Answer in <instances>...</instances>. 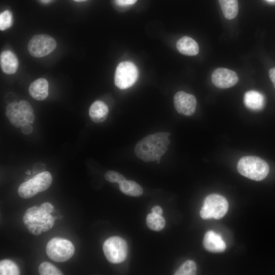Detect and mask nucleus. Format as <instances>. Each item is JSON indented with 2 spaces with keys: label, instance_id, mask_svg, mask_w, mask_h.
Here are the masks:
<instances>
[{
  "label": "nucleus",
  "instance_id": "9b49d317",
  "mask_svg": "<svg viewBox=\"0 0 275 275\" xmlns=\"http://www.w3.org/2000/svg\"><path fill=\"white\" fill-rule=\"evenodd\" d=\"M211 80L216 87L226 89L234 86L238 81V76L232 70L219 68L213 72Z\"/></svg>",
  "mask_w": 275,
  "mask_h": 275
},
{
  "label": "nucleus",
  "instance_id": "6e6552de",
  "mask_svg": "<svg viewBox=\"0 0 275 275\" xmlns=\"http://www.w3.org/2000/svg\"><path fill=\"white\" fill-rule=\"evenodd\" d=\"M139 72L136 66L129 61L122 62L118 65L115 74V85L120 89L132 86L136 81Z\"/></svg>",
  "mask_w": 275,
  "mask_h": 275
},
{
  "label": "nucleus",
  "instance_id": "aec40b11",
  "mask_svg": "<svg viewBox=\"0 0 275 275\" xmlns=\"http://www.w3.org/2000/svg\"><path fill=\"white\" fill-rule=\"evenodd\" d=\"M119 188L123 194L132 197H139L143 192L142 187L138 183L126 179L119 183Z\"/></svg>",
  "mask_w": 275,
  "mask_h": 275
},
{
  "label": "nucleus",
  "instance_id": "2eb2a0df",
  "mask_svg": "<svg viewBox=\"0 0 275 275\" xmlns=\"http://www.w3.org/2000/svg\"><path fill=\"white\" fill-rule=\"evenodd\" d=\"M29 90L30 96L35 100H44L48 95V81L44 78H38L31 84Z\"/></svg>",
  "mask_w": 275,
  "mask_h": 275
},
{
  "label": "nucleus",
  "instance_id": "c85d7f7f",
  "mask_svg": "<svg viewBox=\"0 0 275 275\" xmlns=\"http://www.w3.org/2000/svg\"><path fill=\"white\" fill-rule=\"evenodd\" d=\"M21 132L24 134H30L33 131V127L30 123H27L21 127Z\"/></svg>",
  "mask_w": 275,
  "mask_h": 275
},
{
  "label": "nucleus",
  "instance_id": "c756f323",
  "mask_svg": "<svg viewBox=\"0 0 275 275\" xmlns=\"http://www.w3.org/2000/svg\"><path fill=\"white\" fill-rule=\"evenodd\" d=\"M151 212L152 213L161 215L162 214V210L161 208L159 206H154L151 209Z\"/></svg>",
  "mask_w": 275,
  "mask_h": 275
},
{
  "label": "nucleus",
  "instance_id": "b1692460",
  "mask_svg": "<svg viewBox=\"0 0 275 275\" xmlns=\"http://www.w3.org/2000/svg\"><path fill=\"white\" fill-rule=\"evenodd\" d=\"M38 271L41 275H62V272L53 264L48 262H43L39 267Z\"/></svg>",
  "mask_w": 275,
  "mask_h": 275
},
{
  "label": "nucleus",
  "instance_id": "0eeeda50",
  "mask_svg": "<svg viewBox=\"0 0 275 275\" xmlns=\"http://www.w3.org/2000/svg\"><path fill=\"white\" fill-rule=\"evenodd\" d=\"M103 251L107 260L113 264L122 263L126 259L128 246L126 241L119 236H112L103 244Z\"/></svg>",
  "mask_w": 275,
  "mask_h": 275
},
{
  "label": "nucleus",
  "instance_id": "f704fd0d",
  "mask_svg": "<svg viewBox=\"0 0 275 275\" xmlns=\"http://www.w3.org/2000/svg\"><path fill=\"white\" fill-rule=\"evenodd\" d=\"M267 1L271 2H275V0H267Z\"/></svg>",
  "mask_w": 275,
  "mask_h": 275
},
{
  "label": "nucleus",
  "instance_id": "423d86ee",
  "mask_svg": "<svg viewBox=\"0 0 275 275\" xmlns=\"http://www.w3.org/2000/svg\"><path fill=\"white\" fill-rule=\"evenodd\" d=\"M48 257L52 260L58 262H65L73 255L75 248L69 240L54 237L47 243L46 249Z\"/></svg>",
  "mask_w": 275,
  "mask_h": 275
},
{
  "label": "nucleus",
  "instance_id": "dca6fc26",
  "mask_svg": "<svg viewBox=\"0 0 275 275\" xmlns=\"http://www.w3.org/2000/svg\"><path fill=\"white\" fill-rule=\"evenodd\" d=\"M244 103L248 108L258 111L264 107L265 99L263 95L260 92L251 90L245 93Z\"/></svg>",
  "mask_w": 275,
  "mask_h": 275
},
{
  "label": "nucleus",
  "instance_id": "20e7f679",
  "mask_svg": "<svg viewBox=\"0 0 275 275\" xmlns=\"http://www.w3.org/2000/svg\"><path fill=\"white\" fill-rule=\"evenodd\" d=\"M52 180V176L49 172H42L21 183L18 188V193L23 199L32 198L48 189Z\"/></svg>",
  "mask_w": 275,
  "mask_h": 275
},
{
  "label": "nucleus",
  "instance_id": "f03ea898",
  "mask_svg": "<svg viewBox=\"0 0 275 275\" xmlns=\"http://www.w3.org/2000/svg\"><path fill=\"white\" fill-rule=\"evenodd\" d=\"M53 210V206L49 202H45L39 207L34 206L28 208L22 221L29 232L39 235L51 229L54 223V218L51 215Z\"/></svg>",
  "mask_w": 275,
  "mask_h": 275
},
{
  "label": "nucleus",
  "instance_id": "9d476101",
  "mask_svg": "<svg viewBox=\"0 0 275 275\" xmlns=\"http://www.w3.org/2000/svg\"><path fill=\"white\" fill-rule=\"evenodd\" d=\"M174 104L179 114L190 116L196 111L197 101L193 95L179 91L174 97Z\"/></svg>",
  "mask_w": 275,
  "mask_h": 275
},
{
  "label": "nucleus",
  "instance_id": "72a5a7b5",
  "mask_svg": "<svg viewBox=\"0 0 275 275\" xmlns=\"http://www.w3.org/2000/svg\"><path fill=\"white\" fill-rule=\"evenodd\" d=\"M25 173H26V174H28V175H30V174H31V171H29V170H28V171H27Z\"/></svg>",
  "mask_w": 275,
  "mask_h": 275
},
{
  "label": "nucleus",
  "instance_id": "a878e982",
  "mask_svg": "<svg viewBox=\"0 0 275 275\" xmlns=\"http://www.w3.org/2000/svg\"><path fill=\"white\" fill-rule=\"evenodd\" d=\"M104 178L110 182L118 183L119 184L126 179L122 174L114 171L106 172L104 175Z\"/></svg>",
  "mask_w": 275,
  "mask_h": 275
},
{
  "label": "nucleus",
  "instance_id": "4468645a",
  "mask_svg": "<svg viewBox=\"0 0 275 275\" xmlns=\"http://www.w3.org/2000/svg\"><path fill=\"white\" fill-rule=\"evenodd\" d=\"M0 63L2 70L7 74L15 73L19 65L17 57L10 50H5L1 53Z\"/></svg>",
  "mask_w": 275,
  "mask_h": 275
},
{
  "label": "nucleus",
  "instance_id": "cd10ccee",
  "mask_svg": "<svg viewBox=\"0 0 275 275\" xmlns=\"http://www.w3.org/2000/svg\"><path fill=\"white\" fill-rule=\"evenodd\" d=\"M137 0H115V3L120 6H126L134 4Z\"/></svg>",
  "mask_w": 275,
  "mask_h": 275
},
{
  "label": "nucleus",
  "instance_id": "412c9836",
  "mask_svg": "<svg viewBox=\"0 0 275 275\" xmlns=\"http://www.w3.org/2000/svg\"><path fill=\"white\" fill-rule=\"evenodd\" d=\"M146 224L150 229L159 231L164 228L165 220L161 215L151 212L147 216Z\"/></svg>",
  "mask_w": 275,
  "mask_h": 275
},
{
  "label": "nucleus",
  "instance_id": "5701e85b",
  "mask_svg": "<svg viewBox=\"0 0 275 275\" xmlns=\"http://www.w3.org/2000/svg\"><path fill=\"white\" fill-rule=\"evenodd\" d=\"M197 272V266L192 260L184 262L175 271V275H195Z\"/></svg>",
  "mask_w": 275,
  "mask_h": 275
},
{
  "label": "nucleus",
  "instance_id": "7ed1b4c3",
  "mask_svg": "<svg viewBox=\"0 0 275 275\" xmlns=\"http://www.w3.org/2000/svg\"><path fill=\"white\" fill-rule=\"evenodd\" d=\"M237 169L243 176L255 181L264 179L269 173L267 163L257 156H247L239 160Z\"/></svg>",
  "mask_w": 275,
  "mask_h": 275
},
{
  "label": "nucleus",
  "instance_id": "f8f14e48",
  "mask_svg": "<svg viewBox=\"0 0 275 275\" xmlns=\"http://www.w3.org/2000/svg\"><path fill=\"white\" fill-rule=\"evenodd\" d=\"M203 243L205 249L211 252H222L226 248V243L222 237L213 231H209L206 233Z\"/></svg>",
  "mask_w": 275,
  "mask_h": 275
},
{
  "label": "nucleus",
  "instance_id": "39448f33",
  "mask_svg": "<svg viewBox=\"0 0 275 275\" xmlns=\"http://www.w3.org/2000/svg\"><path fill=\"white\" fill-rule=\"evenodd\" d=\"M228 210V203L225 198L219 195L211 194L205 199L200 214L204 219H219L225 216Z\"/></svg>",
  "mask_w": 275,
  "mask_h": 275
},
{
  "label": "nucleus",
  "instance_id": "473e14b6",
  "mask_svg": "<svg viewBox=\"0 0 275 275\" xmlns=\"http://www.w3.org/2000/svg\"><path fill=\"white\" fill-rule=\"evenodd\" d=\"M75 2H85V1H86L87 0H73Z\"/></svg>",
  "mask_w": 275,
  "mask_h": 275
},
{
  "label": "nucleus",
  "instance_id": "f257e3e1",
  "mask_svg": "<svg viewBox=\"0 0 275 275\" xmlns=\"http://www.w3.org/2000/svg\"><path fill=\"white\" fill-rule=\"evenodd\" d=\"M169 132H159L148 135L136 145L135 155L145 162L156 160L159 163L161 156L168 150L170 143Z\"/></svg>",
  "mask_w": 275,
  "mask_h": 275
},
{
  "label": "nucleus",
  "instance_id": "4be33fe9",
  "mask_svg": "<svg viewBox=\"0 0 275 275\" xmlns=\"http://www.w3.org/2000/svg\"><path fill=\"white\" fill-rule=\"evenodd\" d=\"M19 274V267L13 261L5 259L0 261L1 275H18Z\"/></svg>",
  "mask_w": 275,
  "mask_h": 275
},
{
  "label": "nucleus",
  "instance_id": "393cba45",
  "mask_svg": "<svg viewBox=\"0 0 275 275\" xmlns=\"http://www.w3.org/2000/svg\"><path fill=\"white\" fill-rule=\"evenodd\" d=\"M13 23V16L9 10H5L0 14V30L4 31L9 28Z\"/></svg>",
  "mask_w": 275,
  "mask_h": 275
},
{
  "label": "nucleus",
  "instance_id": "bb28decb",
  "mask_svg": "<svg viewBox=\"0 0 275 275\" xmlns=\"http://www.w3.org/2000/svg\"><path fill=\"white\" fill-rule=\"evenodd\" d=\"M19 106L20 110L25 115V117L27 115L33 113V108L31 104L27 101H20Z\"/></svg>",
  "mask_w": 275,
  "mask_h": 275
},
{
  "label": "nucleus",
  "instance_id": "6ab92c4d",
  "mask_svg": "<svg viewBox=\"0 0 275 275\" xmlns=\"http://www.w3.org/2000/svg\"><path fill=\"white\" fill-rule=\"evenodd\" d=\"M224 16L228 19H232L238 12V0H218Z\"/></svg>",
  "mask_w": 275,
  "mask_h": 275
},
{
  "label": "nucleus",
  "instance_id": "ddd939ff",
  "mask_svg": "<svg viewBox=\"0 0 275 275\" xmlns=\"http://www.w3.org/2000/svg\"><path fill=\"white\" fill-rule=\"evenodd\" d=\"M6 115L15 127L19 128L28 123L25 120L24 114L19 109V102H13L9 104L6 107Z\"/></svg>",
  "mask_w": 275,
  "mask_h": 275
},
{
  "label": "nucleus",
  "instance_id": "2f4dec72",
  "mask_svg": "<svg viewBox=\"0 0 275 275\" xmlns=\"http://www.w3.org/2000/svg\"><path fill=\"white\" fill-rule=\"evenodd\" d=\"M41 2L43 4H48L51 2L52 0H40Z\"/></svg>",
  "mask_w": 275,
  "mask_h": 275
},
{
  "label": "nucleus",
  "instance_id": "f3484780",
  "mask_svg": "<svg viewBox=\"0 0 275 275\" xmlns=\"http://www.w3.org/2000/svg\"><path fill=\"white\" fill-rule=\"evenodd\" d=\"M108 114V108L102 101L97 100L93 102L89 108V116L91 120L95 123H101L105 120Z\"/></svg>",
  "mask_w": 275,
  "mask_h": 275
},
{
  "label": "nucleus",
  "instance_id": "1a4fd4ad",
  "mask_svg": "<svg viewBox=\"0 0 275 275\" xmlns=\"http://www.w3.org/2000/svg\"><path fill=\"white\" fill-rule=\"evenodd\" d=\"M56 46V41L52 37L40 34L32 37L28 43V49L33 57L41 58L52 52Z\"/></svg>",
  "mask_w": 275,
  "mask_h": 275
},
{
  "label": "nucleus",
  "instance_id": "7c9ffc66",
  "mask_svg": "<svg viewBox=\"0 0 275 275\" xmlns=\"http://www.w3.org/2000/svg\"><path fill=\"white\" fill-rule=\"evenodd\" d=\"M270 78L275 87V67L271 68L269 72Z\"/></svg>",
  "mask_w": 275,
  "mask_h": 275
},
{
  "label": "nucleus",
  "instance_id": "a211bd4d",
  "mask_svg": "<svg viewBox=\"0 0 275 275\" xmlns=\"http://www.w3.org/2000/svg\"><path fill=\"white\" fill-rule=\"evenodd\" d=\"M176 47L180 53L185 55L195 56L199 52L197 43L187 36L180 38L177 42Z\"/></svg>",
  "mask_w": 275,
  "mask_h": 275
}]
</instances>
